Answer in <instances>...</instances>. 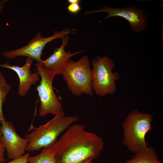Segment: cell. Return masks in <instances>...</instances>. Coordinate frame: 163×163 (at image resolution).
<instances>
[{"label": "cell", "mask_w": 163, "mask_h": 163, "mask_svg": "<svg viewBox=\"0 0 163 163\" xmlns=\"http://www.w3.org/2000/svg\"><path fill=\"white\" fill-rule=\"evenodd\" d=\"M104 146L99 135L87 131L83 125L75 124L50 147L55 152L56 163H83L97 158Z\"/></svg>", "instance_id": "1"}, {"label": "cell", "mask_w": 163, "mask_h": 163, "mask_svg": "<svg viewBox=\"0 0 163 163\" xmlns=\"http://www.w3.org/2000/svg\"><path fill=\"white\" fill-rule=\"evenodd\" d=\"M78 119L76 116H66L63 110L45 124L37 128L33 127V130L25 136L28 141L26 151H39L50 146L61 133Z\"/></svg>", "instance_id": "2"}, {"label": "cell", "mask_w": 163, "mask_h": 163, "mask_svg": "<svg viewBox=\"0 0 163 163\" xmlns=\"http://www.w3.org/2000/svg\"><path fill=\"white\" fill-rule=\"evenodd\" d=\"M153 119L151 115L140 112L137 109L131 111L122 124L123 145L134 154L148 146L145 136L152 129Z\"/></svg>", "instance_id": "3"}, {"label": "cell", "mask_w": 163, "mask_h": 163, "mask_svg": "<svg viewBox=\"0 0 163 163\" xmlns=\"http://www.w3.org/2000/svg\"><path fill=\"white\" fill-rule=\"evenodd\" d=\"M60 75L66 81L67 88L73 94L93 95L91 70L87 55L83 56L77 62L70 59Z\"/></svg>", "instance_id": "4"}, {"label": "cell", "mask_w": 163, "mask_h": 163, "mask_svg": "<svg viewBox=\"0 0 163 163\" xmlns=\"http://www.w3.org/2000/svg\"><path fill=\"white\" fill-rule=\"evenodd\" d=\"M91 86L93 92L104 96L116 91L115 82L120 77L117 72H112L115 67L113 60L109 57L97 56L92 61Z\"/></svg>", "instance_id": "5"}, {"label": "cell", "mask_w": 163, "mask_h": 163, "mask_svg": "<svg viewBox=\"0 0 163 163\" xmlns=\"http://www.w3.org/2000/svg\"><path fill=\"white\" fill-rule=\"evenodd\" d=\"M35 66L41 78L36 88L40 102L39 115L44 117L49 114L55 115L63 110L61 103L53 88L55 75L40 63H36Z\"/></svg>", "instance_id": "6"}, {"label": "cell", "mask_w": 163, "mask_h": 163, "mask_svg": "<svg viewBox=\"0 0 163 163\" xmlns=\"http://www.w3.org/2000/svg\"><path fill=\"white\" fill-rule=\"evenodd\" d=\"M71 33L69 28H66L59 32L55 31L53 35L44 37L40 32L28 42L26 46L18 49L3 52L2 55L4 57L10 59L19 56H26L35 59L40 63L42 60L41 57L43 50L47 43L57 38L61 39Z\"/></svg>", "instance_id": "7"}, {"label": "cell", "mask_w": 163, "mask_h": 163, "mask_svg": "<svg viewBox=\"0 0 163 163\" xmlns=\"http://www.w3.org/2000/svg\"><path fill=\"white\" fill-rule=\"evenodd\" d=\"M100 12H106L108 15L99 23L111 17L119 16L127 20L133 30L137 33L143 31L148 27L147 16L139 9L135 7L115 8L104 6L98 10L85 11L84 15Z\"/></svg>", "instance_id": "8"}, {"label": "cell", "mask_w": 163, "mask_h": 163, "mask_svg": "<svg viewBox=\"0 0 163 163\" xmlns=\"http://www.w3.org/2000/svg\"><path fill=\"white\" fill-rule=\"evenodd\" d=\"M0 142L6 150L8 159L12 160L25 154L28 143L26 138L20 137L16 132L13 123L6 120L1 122Z\"/></svg>", "instance_id": "9"}, {"label": "cell", "mask_w": 163, "mask_h": 163, "mask_svg": "<svg viewBox=\"0 0 163 163\" xmlns=\"http://www.w3.org/2000/svg\"><path fill=\"white\" fill-rule=\"evenodd\" d=\"M33 61V59L27 57L24 64L22 67L10 65L8 62L0 64V67L11 69L16 73L19 80L18 94L22 97L25 96L32 85H35L40 80L38 71L33 73L30 71Z\"/></svg>", "instance_id": "10"}, {"label": "cell", "mask_w": 163, "mask_h": 163, "mask_svg": "<svg viewBox=\"0 0 163 163\" xmlns=\"http://www.w3.org/2000/svg\"><path fill=\"white\" fill-rule=\"evenodd\" d=\"M69 37L67 35L62 39V43L60 47L56 48L53 54L40 63L46 69L53 73L55 75H60L65 66L73 56L82 53L84 50L72 53L66 52L65 47L68 44Z\"/></svg>", "instance_id": "11"}, {"label": "cell", "mask_w": 163, "mask_h": 163, "mask_svg": "<svg viewBox=\"0 0 163 163\" xmlns=\"http://www.w3.org/2000/svg\"><path fill=\"white\" fill-rule=\"evenodd\" d=\"M125 163H162L158 160L155 149L147 146L139 151L130 159L125 161Z\"/></svg>", "instance_id": "12"}, {"label": "cell", "mask_w": 163, "mask_h": 163, "mask_svg": "<svg viewBox=\"0 0 163 163\" xmlns=\"http://www.w3.org/2000/svg\"><path fill=\"white\" fill-rule=\"evenodd\" d=\"M27 161L29 163H56L55 152L50 146L43 148L35 156H29Z\"/></svg>", "instance_id": "13"}, {"label": "cell", "mask_w": 163, "mask_h": 163, "mask_svg": "<svg viewBox=\"0 0 163 163\" xmlns=\"http://www.w3.org/2000/svg\"><path fill=\"white\" fill-rule=\"evenodd\" d=\"M11 87V85L7 83L2 73L0 72V120L1 122L6 120L3 113L2 106Z\"/></svg>", "instance_id": "14"}, {"label": "cell", "mask_w": 163, "mask_h": 163, "mask_svg": "<svg viewBox=\"0 0 163 163\" xmlns=\"http://www.w3.org/2000/svg\"><path fill=\"white\" fill-rule=\"evenodd\" d=\"M29 155V153H27L21 157L5 163H28L27 158Z\"/></svg>", "instance_id": "15"}, {"label": "cell", "mask_w": 163, "mask_h": 163, "mask_svg": "<svg viewBox=\"0 0 163 163\" xmlns=\"http://www.w3.org/2000/svg\"><path fill=\"white\" fill-rule=\"evenodd\" d=\"M79 4H70L67 7V10L73 14L78 12L81 10V8Z\"/></svg>", "instance_id": "16"}, {"label": "cell", "mask_w": 163, "mask_h": 163, "mask_svg": "<svg viewBox=\"0 0 163 163\" xmlns=\"http://www.w3.org/2000/svg\"><path fill=\"white\" fill-rule=\"evenodd\" d=\"M5 150L4 146L0 142V163H3L5 161L4 158Z\"/></svg>", "instance_id": "17"}, {"label": "cell", "mask_w": 163, "mask_h": 163, "mask_svg": "<svg viewBox=\"0 0 163 163\" xmlns=\"http://www.w3.org/2000/svg\"><path fill=\"white\" fill-rule=\"evenodd\" d=\"M9 1L8 0H0V14L4 9L5 4Z\"/></svg>", "instance_id": "18"}, {"label": "cell", "mask_w": 163, "mask_h": 163, "mask_svg": "<svg viewBox=\"0 0 163 163\" xmlns=\"http://www.w3.org/2000/svg\"><path fill=\"white\" fill-rule=\"evenodd\" d=\"M80 0H68L67 1L68 2L69 4H73V3H79Z\"/></svg>", "instance_id": "19"}, {"label": "cell", "mask_w": 163, "mask_h": 163, "mask_svg": "<svg viewBox=\"0 0 163 163\" xmlns=\"http://www.w3.org/2000/svg\"><path fill=\"white\" fill-rule=\"evenodd\" d=\"M83 163H94L92 159L89 160Z\"/></svg>", "instance_id": "20"}, {"label": "cell", "mask_w": 163, "mask_h": 163, "mask_svg": "<svg viewBox=\"0 0 163 163\" xmlns=\"http://www.w3.org/2000/svg\"><path fill=\"white\" fill-rule=\"evenodd\" d=\"M1 123V121L0 120V123ZM2 135V133L1 132V131H0V137Z\"/></svg>", "instance_id": "21"}]
</instances>
